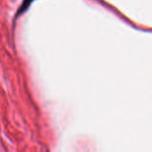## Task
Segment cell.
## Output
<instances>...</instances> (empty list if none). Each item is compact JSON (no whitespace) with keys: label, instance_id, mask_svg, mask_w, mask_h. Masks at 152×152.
I'll list each match as a JSON object with an SVG mask.
<instances>
[{"label":"cell","instance_id":"obj_1","mask_svg":"<svg viewBox=\"0 0 152 152\" xmlns=\"http://www.w3.org/2000/svg\"><path fill=\"white\" fill-rule=\"evenodd\" d=\"M34 1V0H23V3H22V5H21V7L18 8V10H17V14H16V15L18 16V15H23V13H25L27 10H28V8L30 7V6L31 5V3Z\"/></svg>","mask_w":152,"mask_h":152}]
</instances>
